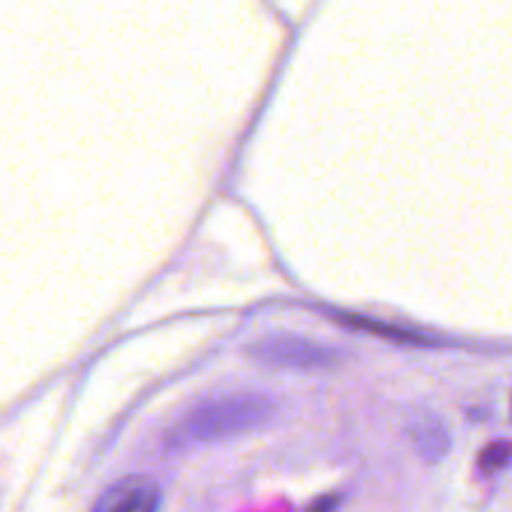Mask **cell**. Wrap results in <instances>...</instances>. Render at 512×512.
Wrapping results in <instances>:
<instances>
[{"mask_svg":"<svg viewBox=\"0 0 512 512\" xmlns=\"http://www.w3.org/2000/svg\"><path fill=\"white\" fill-rule=\"evenodd\" d=\"M510 460H512L510 445L505 443L490 445V448H485L483 455H480V468H483L485 473H495V470H503Z\"/></svg>","mask_w":512,"mask_h":512,"instance_id":"obj_6","label":"cell"},{"mask_svg":"<svg viewBox=\"0 0 512 512\" xmlns=\"http://www.w3.org/2000/svg\"><path fill=\"white\" fill-rule=\"evenodd\" d=\"M250 358L260 360L273 368H295V370H318L328 368L338 360V350L330 345L313 343L298 335H268L250 345Z\"/></svg>","mask_w":512,"mask_h":512,"instance_id":"obj_2","label":"cell"},{"mask_svg":"<svg viewBox=\"0 0 512 512\" xmlns=\"http://www.w3.org/2000/svg\"><path fill=\"white\" fill-rule=\"evenodd\" d=\"M345 323L353 325V328L370 330V333H373V335H380V338L395 340V343H403V345H433V340H428V338H425V335L408 333V330H400V328H388V325L375 323V320H365V318H345Z\"/></svg>","mask_w":512,"mask_h":512,"instance_id":"obj_5","label":"cell"},{"mask_svg":"<svg viewBox=\"0 0 512 512\" xmlns=\"http://www.w3.org/2000/svg\"><path fill=\"white\" fill-rule=\"evenodd\" d=\"M275 400L265 393H228L200 400L183 415L173 428V440L178 448L185 445H210L223 440L248 435L273 420Z\"/></svg>","mask_w":512,"mask_h":512,"instance_id":"obj_1","label":"cell"},{"mask_svg":"<svg viewBox=\"0 0 512 512\" xmlns=\"http://www.w3.org/2000/svg\"><path fill=\"white\" fill-rule=\"evenodd\" d=\"M410 438H413L415 448L423 455L428 463H438L448 455L450 450V435L443 420H438L430 413H415L410 420Z\"/></svg>","mask_w":512,"mask_h":512,"instance_id":"obj_4","label":"cell"},{"mask_svg":"<svg viewBox=\"0 0 512 512\" xmlns=\"http://www.w3.org/2000/svg\"><path fill=\"white\" fill-rule=\"evenodd\" d=\"M163 505V495L155 488L150 480L145 478H125L120 483L110 485L98 500H95L93 508L100 512H148L158 510Z\"/></svg>","mask_w":512,"mask_h":512,"instance_id":"obj_3","label":"cell"}]
</instances>
